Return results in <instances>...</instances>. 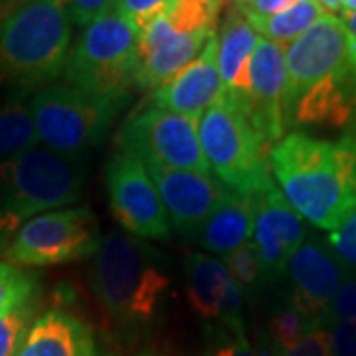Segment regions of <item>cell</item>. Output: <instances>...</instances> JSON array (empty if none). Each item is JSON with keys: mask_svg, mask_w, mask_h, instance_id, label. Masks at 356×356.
Masks as SVG:
<instances>
[{"mask_svg": "<svg viewBox=\"0 0 356 356\" xmlns=\"http://www.w3.org/2000/svg\"><path fill=\"white\" fill-rule=\"evenodd\" d=\"M287 127L341 129L356 113V40L341 16L323 14L285 50Z\"/></svg>", "mask_w": 356, "mask_h": 356, "instance_id": "cell-1", "label": "cell"}, {"mask_svg": "<svg viewBox=\"0 0 356 356\" xmlns=\"http://www.w3.org/2000/svg\"><path fill=\"white\" fill-rule=\"evenodd\" d=\"M269 170L303 222L337 228L356 208V131L323 140L295 131L269 149Z\"/></svg>", "mask_w": 356, "mask_h": 356, "instance_id": "cell-2", "label": "cell"}, {"mask_svg": "<svg viewBox=\"0 0 356 356\" xmlns=\"http://www.w3.org/2000/svg\"><path fill=\"white\" fill-rule=\"evenodd\" d=\"M72 18L64 0H30L0 20V77L24 89L44 88L64 74Z\"/></svg>", "mask_w": 356, "mask_h": 356, "instance_id": "cell-3", "label": "cell"}, {"mask_svg": "<svg viewBox=\"0 0 356 356\" xmlns=\"http://www.w3.org/2000/svg\"><path fill=\"white\" fill-rule=\"evenodd\" d=\"M91 287L111 317L135 325L154 317L170 277L143 240L111 232L93 255Z\"/></svg>", "mask_w": 356, "mask_h": 356, "instance_id": "cell-4", "label": "cell"}, {"mask_svg": "<svg viewBox=\"0 0 356 356\" xmlns=\"http://www.w3.org/2000/svg\"><path fill=\"white\" fill-rule=\"evenodd\" d=\"M81 156L30 149L0 163V242L42 212L76 202L83 186Z\"/></svg>", "mask_w": 356, "mask_h": 356, "instance_id": "cell-5", "label": "cell"}, {"mask_svg": "<svg viewBox=\"0 0 356 356\" xmlns=\"http://www.w3.org/2000/svg\"><path fill=\"white\" fill-rule=\"evenodd\" d=\"M198 139L208 168L228 191L255 194L273 184L269 147L252 127L243 99L222 91L198 119Z\"/></svg>", "mask_w": 356, "mask_h": 356, "instance_id": "cell-6", "label": "cell"}, {"mask_svg": "<svg viewBox=\"0 0 356 356\" xmlns=\"http://www.w3.org/2000/svg\"><path fill=\"white\" fill-rule=\"evenodd\" d=\"M139 30L119 10H107L83 32L70 51L65 83L93 95L127 99L135 88Z\"/></svg>", "mask_w": 356, "mask_h": 356, "instance_id": "cell-7", "label": "cell"}, {"mask_svg": "<svg viewBox=\"0 0 356 356\" xmlns=\"http://www.w3.org/2000/svg\"><path fill=\"white\" fill-rule=\"evenodd\" d=\"M127 99L93 95L70 83H48L30 99L38 140L51 153L81 156L99 145Z\"/></svg>", "mask_w": 356, "mask_h": 356, "instance_id": "cell-8", "label": "cell"}, {"mask_svg": "<svg viewBox=\"0 0 356 356\" xmlns=\"http://www.w3.org/2000/svg\"><path fill=\"white\" fill-rule=\"evenodd\" d=\"M99 243L95 214L86 206L64 208L22 224L4 248V257L16 267L62 266L95 255Z\"/></svg>", "mask_w": 356, "mask_h": 356, "instance_id": "cell-9", "label": "cell"}, {"mask_svg": "<svg viewBox=\"0 0 356 356\" xmlns=\"http://www.w3.org/2000/svg\"><path fill=\"white\" fill-rule=\"evenodd\" d=\"M119 151L143 165L210 172L198 139V119L147 107L123 125L117 137Z\"/></svg>", "mask_w": 356, "mask_h": 356, "instance_id": "cell-10", "label": "cell"}, {"mask_svg": "<svg viewBox=\"0 0 356 356\" xmlns=\"http://www.w3.org/2000/svg\"><path fill=\"white\" fill-rule=\"evenodd\" d=\"M105 184L111 214L121 228L139 240H165L170 236L172 226L163 200L139 159L121 151L111 154L105 166Z\"/></svg>", "mask_w": 356, "mask_h": 356, "instance_id": "cell-11", "label": "cell"}, {"mask_svg": "<svg viewBox=\"0 0 356 356\" xmlns=\"http://www.w3.org/2000/svg\"><path fill=\"white\" fill-rule=\"evenodd\" d=\"M254 208L252 243L259 257L264 281H273L287 271L293 254L305 242L307 228L275 182L255 192Z\"/></svg>", "mask_w": 356, "mask_h": 356, "instance_id": "cell-12", "label": "cell"}, {"mask_svg": "<svg viewBox=\"0 0 356 356\" xmlns=\"http://www.w3.org/2000/svg\"><path fill=\"white\" fill-rule=\"evenodd\" d=\"M285 89V48L259 38L250 62V83L243 103L252 127L269 149L283 139V133L287 129Z\"/></svg>", "mask_w": 356, "mask_h": 356, "instance_id": "cell-13", "label": "cell"}, {"mask_svg": "<svg viewBox=\"0 0 356 356\" xmlns=\"http://www.w3.org/2000/svg\"><path fill=\"white\" fill-rule=\"evenodd\" d=\"M291 280V307L309 321L323 327L327 309L337 295L346 273L343 259L329 243L305 238L287 266Z\"/></svg>", "mask_w": 356, "mask_h": 356, "instance_id": "cell-14", "label": "cell"}, {"mask_svg": "<svg viewBox=\"0 0 356 356\" xmlns=\"http://www.w3.org/2000/svg\"><path fill=\"white\" fill-rule=\"evenodd\" d=\"M145 166L163 200L170 226L186 236H194L204 220L216 210L218 204L228 194V188L210 177V172Z\"/></svg>", "mask_w": 356, "mask_h": 356, "instance_id": "cell-15", "label": "cell"}, {"mask_svg": "<svg viewBox=\"0 0 356 356\" xmlns=\"http://www.w3.org/2000/svg\"><path fill=\"white\" fill-rule=\"evenodd\" d=\"M224 91L218 67V34L214 32L202 51L165 86L154 89L153 107L200 119Z\"/></svg>", "mask_w": 356, "mask_h": 356, "instance_id": "cell-16", "label": "cell"}, {"mask_svg": "<svg viewBox=\"0 0 356 356\" xmlns=\"http://www.w3.org/2000/svg\"><path fill=\"white\" fill-rule=\"evenodd\" d=\"M186 293L194 313L204 321L224 318L232 329L242 327V289L232 281L222 259L194 252L186 259Z\"/></svg>", "mask_w": 356, "mask_h": 356, "instance_id": "cell-17", "label": "cell"}, {"mask_svg": "<svg viewBox=\"0 0 356 356\" xmlns=\"http://www.w3.org/2000/svg\"><path fill=\"white\" fill-rule=\"evenodd\" d=\"M16 356H99L91 329L62 309L36 318Z\"/></svg>", "mask_w": 356, "mask_h": 356, "instance_id": "cell-18", "label": "cell"}, {"mask_svg": "<svg viewBox=\"0 0 356 356\" xmlns=\"http://www.w3.org/2000/svg\"><path fill=\"white\" fill-rule=\"evenodd\" d=\"M254 210V194L228 191L216 210L196 229V242L210 254L228 255L252 240Z\"/></svg>", "mask_w": 356, "mask_h": 356, "instance_id": "cell-19", "label": "cell"}, {"mask_svg": "<svg viewBox=\"0 0 356 356\" xmlns=\"http://www.w3.org/2000/svg\"><path fill=\"white\" fill-rule=\"evenodd\" d=\"M216 34L218 67H220L224 91L240 99H245L248 83H250V62L261 36L236 8L229 10Z\"/></svg>", "mask_w": 356, "mask_h": 356, "instance_id": "cell-20", "label": "cell"}, {"mask_svg": "<svg viewBox=\"0 0 356 356\" xmlns=\"http://www.w3.org/2000/svg\"><path fill=\"white\" fill-rule=\"evenodd\" d=\"M216 30H204V32L175 34L166 38L161 46H156L151 54H147L137 62L135 88L149 91L165 86L168 79H172L182 67H186L202 51L208 38Z\"/></svg>", "mask_w": 356, "mask_h": 356, "instance_id": "cell-21", "label": "cell"}, {"mask_svg": "<svg viewBox=\"0 0 356 356\" xmlns=\"http://www.w3.org/2000/svg\"><path fill=\"white\" fill-rule=\"evenodd\" d=\"M323 14L327 13L318 6L317 0H297L291 8L275 14V16L255 18V20L245 18V20L264 40H269L277 46H285V44H291L293 40L299 38Z\"/></svg>", "mask_w": 356, "mask_h": 356, "instance_id": "cell-22", "label": "cell"}, {"mask_svg": "<svg viewBox=\"0 0 356 356\" xmlns=\"http://www.w3.org/2000/svg\"><path fill=\"white\" fill-rule=\"evenodd\" d=\"M38 143L36 125L30 113V102L13 97L0 105V163L34 149Z\"/></svg>", "mask_w": 356, "mask_h": 356, "instance_id": "cell-23", "label": "cell"}, {"mask_svg": "<svg viewBox=\"0 0 356 356\" xmlns=\"http://www.w3.org/2000/svg\"><path fill=\"white\" fill-rule=\"evenodd\" d=\"M222 0H170L163 10L172 34L216 30V16Z\"/></svg>", "mask_w": 356, "mask_h": 356, "instance_id": "cell-24", "label": "cell"}, {"mask_svg": "<svg viewBox=\"0 0 356 356\" xmlns=\"http://www.w3.org/2000/svg\"><path fill=\"white\" fill-rule=\"evenodd\" d=\"M38 293L0 317V356H16L38 318Z\"/></svg>", "mask_w": 356, "mask_h": 356, "instance_id": "cell-25", "label": "cell"}, {"mask_svg": "<svg viewBox=\"0 0 356 356\" xmlns=\"http://www.w3.org/2000/svg\"><path fill=\"white\" fill-rule=\"evenodd\" d=\"M38 293L34 273L10 264H0V317Z\"/></svg>", "mask_w": 356, "mask_h": 356, "instance_id": "cell-26", "label": "cell"}, {"mask_svg": "<svg viewBox=\"0 0 356 356\" xmlns=\"http://www.w3.org/2000/svg\"><path fill=\"white\" fill-rule=\"evenodd\" d=\"M222 261L228 269L232 281L242 289V293L252 291L264 281V271H261V266H259V257H257V252H255L252 242L243 243L238 250L224 255Z\"/></svg>", "mask_w": 356, "mask_h": 356, "instance_id": "cell-27", "label": "cell"}, {"mask_svg": "<svg viewBox=\"0 0 356 356\" xmlns=\"http://www.w3.org/2000/svg\"><path fill=\"white\" fill-rule=\"evenodd\" d=\"M313 327H318V325L309 321L305 315H301L295 307H287L277 315H273L269 323V332L275 346L280 348V353H283L299 343Z\"/></svg>", "mask_w": 356, "mask_h": 356, "instance_id": "cell-28", "label": "cell"}, {"mask_svg": "<svg viewBox=\"0 0 356 356\" xmlns=\"http://www.w3.org/2000/svg\"><path fill=\"white\" fill-rule=\"evenodd\" d=\"M329 245L343 259L344 266L356 271V208L332 229Z\"/></svg>", "mask_w": 356, "mask_h": 356, "instance_id": "cell-29", "label": "cell"}, {"mask_svg": "<svg viewBox=\"0 0 356 356\" xmlns=\"http://www.w3.org/2000/svg\"><path fill=\"white\" fill-rule=\"evenodd\" d=\"M168 2L170 0H115L113 8L131 20L140 34V30H145L165 10Z\"/></svg>", "mask_w": 356, "mask_h": 356, "instance_id": "cell-30", "label": "cell"}, {"mask_svg": "<svg viewBox=\"0 0 356 356\" xmlns=\"http://www.w3.org/2000/svg\"><path fill=\"white\" fill-rule=\"evenodd\" d=\"M356 318V275L348 273L341 283L337 295L332 297L331 305L323 323H339V321H355Z\"/></svg>", "mask_w": 356, "mask_h": 356, "instance_id": "cell-31", "label": "cell"}, {"mask_svg": "<svg viewBox=\"0 0 356 356\" xmlns=\"http://www.w3.org/2000/svg\"><path fill=\"white\" fill-rule=\"evenodd\" d=\"M277 356H332L329 331L323 327H313L295 346Z\"/></svg>", "mask_w": 356, "mask_h": 356, "instance_id": "cell-32", "label": "cell"}, {"mask_svg": "<svg viewBox=\"0 0 356 356\" xmlns=\"http://www.w3.org/2000/svg\"><path fill=\"white\" fill-rule=\"evenodd\" d=\"M72 22L77 26H88L97 16H102L115 6V0H64Z\"/></svg>", "mask_w": 356, "mask_h": 356, "instance_id": "cell-33", "label": "cell"}, {"mask_svg": "<svg viewBox=\"0 0 356 356\" xmlns=\"http://www.w3.org/2000/svg\"><path fill=\"white\" fill-rule=\"evenodd\" d=\"M329 337L332 356H356V318L332 323Z\"/></svg>", "mask_w": 356, "mask_h": 356, "instance_id": "cell-34", "label": "cell"}, {"mask_svg": "<svg viewBox=\"0 0 356 356\" xmlns=\"http://www.w3.org/2000/svg\"><path fill=\"white\" fill-rule=\"evenodd\" d=\"M295 2L297 0H238L234 2V8L240 10L248 20H255V18H269L283 13L291 8Z\"/></svg>", "mask_w": 356, "mask_h": 356, "instance_id": "cell-35", "label": "cell"}, {"mask_svg": "<svg viewBox=\"0 0 356 356\" xmlns=\"http://www.w3.org/2000/svg\"><path fill=\"white\" fill-rule=\"evenodd\" d=\"M212 356H257V355H255L254 348L250 346V343L245 341L242 329H238L236 334H234V339H232L229 343L224 344V346H220Z\"/></svg>", "mask_w": 356, "mask_h": 356, "instance_id": "cell-36", "label": "cell"}, {"mask_svg": "<svg viewBox=\"0 0 356 356\" xmlns=\"http://www.w3.org/2000/svg\"><path fill=\"white\" fill-rule=\"evenodd\" d=\"M26 2H30V0H0V20H4L14 10H18L20 6H24Z\"/></svg>", "mask_w": 356, "mask_h": 356, "instance_id": "cell-37", "label": "cell"}, {"mask_svg": "<svg viewBox=\"0 0 356 356\" xmlns=\"http://www.w3.org/2000/svg\"><path fill=\"white\" fill-rule=\"evenodd\" d=\"M318 6L327 14L343 13V2L344 0H317Z\"/></svg>", "mask_w": 356, "mask_h": 356, "instance_id": "cell-38", "label": "cell"}, {"mask_svg": "<svg viewBox=\"0 0 356 356\" xmlns=\"http://www.w3.org/2000/svg\"><path fill=\"white\" fill-rule=\"evenodd\" d=\"M341 18H343V22L346 24V28L350 30V34L356 40V13H341Z\"/></svg>", "mask_w": 356, "mask_h": 356, "instance_id": "cell-39", "label": "cell"}, {"mask_svg": "<svg viewBox=\"0 0 356 356\" xmlns=\"http://www.w3.org/2000/svg\"><path fill=\"white\" fill-rule=\"evenodd\" d=\"M343 13H356V0H344Z\"/></svg>", "mask_w": 356, "mask_h": 356, "instance_id": "cell-40", "label": "cell"}, {"mask_svg": "<svg viewBox=\"0 0 356 356\" xmlns=\"http://www.w3.org/2000/svg\"><path fill=\"white\" fill-rule=\"evenodd\" d=\"M234 2H238V0H234Z\"/></svg>", "mask_w": 356, "mask_h": 356, "instance_id": "cell-41", "label": "cell"}, {"mask_svg": "<svg viewBox=\"0 0 356 356\" xmlns=\"http://www.w3.org/2000/svg\"><path fill=\"white\" fill-rule=\"evenodd\" d=\"M222 2H224V0H222Z\"/></svg>", "mask_w": 356, "mask_h": 356, "instance_id": "cell-42", "label": "cell"}]
</instances>
